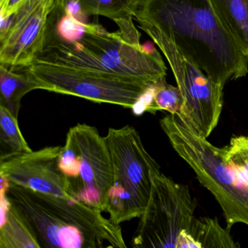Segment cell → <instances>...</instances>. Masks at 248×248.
Segmentation results:
<instances>
[{
  "instance_id": "1",
  "label": "cell",
  "mask_w": 248,
  "mask_h": 248,
  "mask_svg": "<svg viewBox=\"0 0 248 248\" xmlns=\"http://www.w3.org/2000/svg\"><path fill=\"white\" fill-rule=\"evenodd\" d=\"M134 19L159 31L215 84L224 87L248 74V56L209 0H141Z\"/></svg>"
},
{
  "instance_id": "2",
  "label": "cell",
  "mask_w": 248,
  "mask_h": 248,
  "mask_svg": "<svg viewBox=\"0 0 248 248\" xmlns=\"http://www.w3.org/2000/svg\"><path fill=\"white\" fill-rule=\"evenodd\" d=\"M118 27L109 32L100 24L87 23L83 36L74 42L47 39L36 60L152 83L165 78L161 55L151 44L141 45L133 20Z\"/></svg>"
},
{
  "instance_id": "3",
  "label": "cell",
  "mask_w": 248,
  "mask_h": 248,
  "mask_svg": "<svg viewBox=\"0 0 248 248\" xmlns=\"http://www.w3.org/2000/svg\"><path fill=\"white\" fill-rule=\"evenodd\" d=\"M6 196L41 248H128L120 226L83 202L10 183Z\"/></svg>"
},
{
  "instance_id": "4",
  "label": "cell",
  "mask_w": 248,
  "mask_h": 248,
  "mask_svg": "<svg viewBox=\"0 0 248 248\" xmlns=\"http://www.w3.org/2000/svg\"><path fill=\"white\" fill-rule=\"evenodd\" d=\"M160 123L172 147L222 208L227 227L248 226V185L227 163L224 148L209 142L180 115H167Z\"/></svg>"
},
{
  "instance_id": "5",
  "label": "cell",
  "mask_w": 248,
  "mask_h": 248,
  "mask_svg": "<svg viewBox=\"0 0 248 248\" xmlns=\"http://www.w3.org/2000/svg\"><path fill=\"white\" fill-rule=\"evenodd\" d=\"M113 167V185L106 213L115 224L140 218L152 191L153 179L160 167L147 151L140 134L131 125L110 128L106 137Z\"/></svg>"
},
{
  "instance_id": "6",
  "label": "cell",
  "mask_w": 248,
  "mask_h": 248,
  "mask_svg": "<svg viewBox=\"0 0 248 248\" xmlns=\"http://www.w3.org/2000/svg\"><path fill=\"white\" fill-rule=\"evenodd\" d=\"M26 68L37 90L125 108H132L143 92L153 84L139 78L108 75L37 60Z\"/></svg>"
},
{
  "instance_id": "7",
  "label": "cell",
  "mask_w": 248,
  "mask_h": 248,
  "mask_svg": "<svg viewBox=\"0 0 248 248\" xmlns=\"http://www.w3.org/2000/svg\"><path fill=\"white\" fill-rule=\"evenodd\" d=\"M196 200L187 185L157 173L148 206L131 240L132 248H178L179 237L195 218Z\"/></svg>"
},
{
  "instance_id": "8",
  "label": "cell",
  "mask_w": 248,
  "mask_h": 248,
  "mask_svg": "<svg viewBox=\"0 0 248 248\" xmlns=\"http://www.w3.org/2000/svg\"><path fill=\"white\" fill-rule=\"evenodd\" d=\"M139 28L159 46L170 65L177 87L184 98L180 116L208 138L219 122L224 86L214 82L157 29L146 24H139Z\"/></svg>"
},
{
  "instance_id": "9",
  "label": "cell",
  "mask_w": 248,
  "mask_h": 248,
  "mask_svg": "<svg viewBox=\"0 0 248 248\" xmlns=\"http://www.w3.org/2000/svg\"><path fill=\"white\" fill-rule=\"evenodd\" d=\"M66 138L74 144L80 160V175L69 182L73 197L90 208L106 212L114 173L105 137L96 127L77 124L70 128Z\"/></svg>"
},
{
  "instance_id": "10",
  "label": "cell",
  "mask_w": 248,
  "mask_h": 248,
  "mask_svg": "<svg viewBox=\"0 0 248 248\" xmlns=\"http://www.w3.org/2000/svg\"><path fill=\"white\" fill-rule=\"evenodd\" d=\"M55 0H23L0 23V64L27 68L45 45L48 17Z\"/></svg>"
},
{
  "instance_id": "11",
  "label": "cell",
  "mask_w": 248,
  "mask_h": 248,
  "mask_svg": "<svg viewBox=\"0 0 248 248\" xmlns=\"http://www.w3.org/2000/svg\"><path fill=\"white\" fill-rule=\"evenodd\" d=\"M61 150L60 146L48 147L0 158V176L13 185L76 201L69 181L59 168Z\"/></svg>"
},
{
  "instance_id": "12",
  "label": "cell",
  "mask_w": 248,
  "mask_h": 248,
  "mask_svg": "<svg viewBox=\"0 0 248 248\" xmlns=\"http://www.w3.org/2000/svg\"><path fill=\"white\" fill-rule=\"evenodd\" d=\"M178 248H240L228 227H223L217 218L195 217L189 228L179 237Z\"/></svg>"
},
{
  "instance_id": "13",
  "label": "cell",
  "mask_w": 248,
  "mask_h": 248,
  "mask_svg": "<svg viewBox=\"0 0 248 248\" xmlns=\"http://www.w3.org/2000/svg\"><path fill=\"white\" fill-rule=\"evenodd\" d=\"M225 30L248 56V0H209Z\"/></svg>"
},
{
  "instance_id": "14",
  "label": "cell",
  "mask_w": 248,
  "mask_h": 248,
  "mask_svg": "<svg viewBox=\"0 0 248 248\" xmlns=\"http://www.w3.org/2000/svg\"><path fill=\"white\" fill-rule=\"evenodd\" d=\"M37 90L27 68H13L0 64V106L17 118L20 101L27 93Z\"/></svg>"
},
{
  "instance_id": "15",
  "label": "cell",
  "mask_w": 248,
  "mask_h": 248,
  "mask_svg": "<svg viewBox=\"0 0 248 248\" xmlns=\"http://www.w3.org/2000/svg\"><path fill=\"white\" fill-rule=\"evenodd\" d=\"M9 203L1 211L0 248H41L23 216Z\"/></svg>"
},
{
  "instance_id": "16",
  "label": "cell",
  "mask_w": 248,
  "mask_h": 248,
  "mask_svg": "<svg viewBox=\"0 0 248 248\" xmlns=\"http://www.w3.org/2000/svg\"><path fill=\"white\" fill-rule=\"evenodd\" d=\"M78 5L84 16H103L116 25L132 20L141 0H68Z\"/></svg>"
},
{
  "instance_id": "17",
  "label": "cell",
  "mask_w": 248,
  "mask_h": 248,
  "mask_svg": "<svg viewBox=\"0 0 248 248\" xmlns=\"http://www.w3.org/2000/svg\"><path fill=\"white\" fill-rule=\"evenodd\" d=\"M0 144L1 157H10L32 151L19 128L17 119L11 112L0 106Z\"/></svg>"
},
{
  "instance_id": "18",
  "label": "cell",
  "mask_w": 248,
  "mask_h": 248,
  "mask_svg": "<svg viewBox=\"0 0 248 248\" xmlns=\"http://www.w3.org/2000/svg\"><path fill=\"white\" fill-rule=\"evenodd\" d=\"M184 98L179 87L167 84L165 78L157 83L154 100V112L167 111L170 114L182 115Z\"/></svg>"
},
{
  "instance_id": "19",
  "label": "cell",
  "mask_w": 248,
  "mask_h": 248,
  "mask_svg": "<svg viewBox=\"0 0 248 248\" xmlns=\"http://www.w3.org/2000/svg\"><path fill=\"white\" fill-rule=\"evenodd\" d=\"M223 148L227 163L248 185V136L232 137Z\"/></svg>"
},
{
  "instance_id": "20",
  "label": "cell",
  "mask_w": 248,
  "mask_h": 248,
  "mask_svg": "<svg viewBox=\"0 0 248 248\" xmlns=\"http://www.w3.org/2000/svg\"><path fill=\"white\" fill-rule=\"evenodd\" d=\"M59 168L69 182L77 179L80 175V157L74 144L68 138L60 155Z\"/></svg>"
},
{
  "instance_id": "21",
  "label": "cell",
  "mask_w": 248,
  "mask_h": 248,
  "mask_svg": "<svg viewBox=\"0 0 248 248\" xmlns=\"http://www.w3.org/2000/svg\"><path fill=\"white\" fill-rule=\"evenodd\" d=\"M157 82L149 84L138 97V100L131 108L134 115L139 116L146 112L154 114V100Z\"/></svg>"
},
{
  "instance_id": "22",
  "label": "cell",
  "mask_w": 248,
  "mask_h": 248,
  "mask_svg": "<svg viewBox=\"0 0 248 248\" xmlns=\"http://www.w3.org/2000/svg\"><path fill=\"white\" fill-rule=\"evenodd\" d=\"M23 1V0H10V2H9L8 7H7L5 13L2 15V16H0V17L1 18H5V17H9L10 15L13 14L16 11L19 4Z\"/></svg>"
},
{
  "instance_id": "23",
  "label": "cell",
  "mask_w": 248,
  "mask_h": 248,
  "mask_svg": "<svg viewBox=\"0 0 248 248\" xmlns=\"http://www.w3.org/2000/svg\"><path fill=\"white\" fill-rule=\"evenodd\" d=\"M9 2L10 0H0V16H2L5 13Z\"/></svg>"
}]
</instances>
